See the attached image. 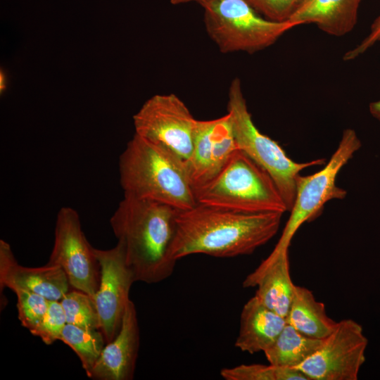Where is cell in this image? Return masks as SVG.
Segmentation results:
<instances>
[{"label": "cell", "instance_id": "obj_17", "mask_svg": "<svg viewBox=\"0 0 380 380\" xmlns=\"http://www.w3.org/2000/svg\"><path fill=\"white\" fill-rule=\"evenodd\" d=\"M361 0H303L289 21L315 23L323 32L336 37L350 32L357 20Z\"/></svg>", "mask_w": 380, "mask_h": 380}, {"label": "cell", "instance_id": "obj_18", "mask_svg": "<svg viewBox=\"0 0 380 380\" xmlns=\"http://www.w3.org/2000/svg\"><path fill=\"white\" fill-rule=\"evenodd\" d=\"M286 321L301 334L319 339L328 336L338 322L328 316L324 304L310 290L296 285Z\"/></svg>", "mask_w": 380, "mask_h": 380}, {"label": "cell", "instance_id": "obj_4", "mask_svg": "<svg viewBox=\"0 0 380 380\" xmlns=\"http://www.w3.org/2000/svg\"><path fill=\"white\" fill-rule=\"evenodd\" d=\"M195 196L197 203L245 213L288 211L272 177L239 149L213 179L195 191Z\"/></svg>", "mask_w": 380, "mask_h": 380}, {"label": "cell", "instance_id": "obj_1", "mask_svg": "<svg viewBox=\"0 0 380 380\" xmlns=\"http://www.w3.org/2000/svg\"><path fill=\"white\" fill-rule=\"evenodd\" d=\"M282 215L245 213L202 203L179 210L170 256L177 262L198 253L216 258L251 254L277 233Z\"/></svg>", "mask_w": 380, "mask_h": 380}, {"label": "cell", "instance_id": "obj_13", "mask_svg": "<svg viewBox=\"0 0 380 380\" xmlns=\"http://www.w3.org/2000/svg\"><path fill=\"white\" fill-rule=\"evenodd\" d=\"M20 288L42 296L49 300H61L70 291L68 277L59 266L46 263L28 267L16 260L11 246L0 240V290Z\"/></svg>", "mask_w": 380, "mask_h": 380}, {"label": "cell", "instance_id": "obj_10", "mask_svg": "<svg viewBox=\"0 0 380 380\" xmlns=\"http://www.w3.org/2000/svg\"><path fill=\"white\" fill-rule=\"evenodd\" d=\"M367 343L358 323L341 320L318 350L296 369L309 380H356Z\"/></svg>", "mask_w": 380, "mask_h": 380}, {"label": "cell", "instance_id": "obj_15", "mask_svg": "<svg viewBox=\"0 0 380 380\" xmlns=\"http://www.w3.org/2000/svg\"><path fill=\"white\" fill-rule=\"evenodd\" d=\"M243 288L255 287V296L266 307L286 317L295 284L290 272L288 249L274 248L259 266L246 276Z\"/></svg>", "mask_w": 380, "mask_h": 380}, {"label": "cell", "instance_id": "obj_28", "mask_svg": "<svg viewBox=\"0 0 380 380\" xmlns=\"http://www.w3.org/2000/svg\"><path fill=\"white\" fill-rule=\"evenodd\" d=\"M6 75L4 74V72L1 70L0 73V91L1 92L4 91L6 88Z\"/></svg>", "mask_w": 380, "mask_h": 380}, {"label": "cell", "instance_id": "obj_8", "mask_svg": "<svg viewBox=\"0 0 380 380\" xmlns=\"http://www.w3.org/2000/svg\"><path fill=\"white\" fill-rule=\"evenodd\" d=\"M47 263L61 267L71 288L94 299L100 283V265L77 212L70 207L61 208L57 214L54 243Z\"/></svg>", "mask_w": 380, "mask_h": 380}, {"label": "cell", "instance_id": "obj_11", "mask_svg": "<svg viewBox=\"0 0 380 380\" xmlns=\"http://www.w3.org/2000/svg\"><path fill=\"white\" fill-rule=\"evenodd\" d=\"M101 268V278L94 301L100 319V330L106 343L118 334L122 318L130 300L129 290L135 282L128 267L123 246L117 245L108 250L94 248Z\"/></svg>", "mask_w": 380, "mask_h": 380}, {"label": "cell", "instance_id": "obj_3", "mask_svg": "<svg viewBox=\"0 0 380 380\" xmlns=\"http://www.w3.org/2000/svg\"><path fill=\"white\" fill-rule=\"evenodd\" d=\"M119 174L124 196L152 200L178 210L197 203L185 160L137 134L120 156Z\"/></svg>", "mask_w": 380, "mask_h": 380}, {"label": "cell", "instance_id": "obj_6", "mask_svg": "<svg viewBox=\"0 0 380 380\" xmlns=\"http://www.w3.org/2000/svg\"><path fill=\"white\" fill-rule=\"evenodd\" d=\"M204 24L210 38L224 53L261 51L289 30L300 25L263 18L245 0H203Z\"/></svg>", "mask_w": 380, "mask_h": 380}, {"label": "cell", "instance_id": "obj_9", "mask_svg": "<svg viewBox=\"0 0 380 380\" xmlns=\"http://www.w3.org/2000/svg\"><path fill=\"white\" fill-rule=\"evenodd\" d=\"M135 134L160 144L186 160L192 151L196 122L175 94H156L133 116Z\"/></svg>", "mask_w": 380, "mask_h": 380}, {"label": "cell", "instance_id": "obj_19", "mask_svg": "<svg viewBox=\"0 0 380 380\" xmlns=\"http://www.w3.org/2000/svg\"><path fill=\"white\" fill-rule=\"evenodd\" d=\"M323 340L305 336L286 323L264 353L271 365L297 368L318 350Z\"/></svg>", "mask_w": 380, "mask_h": 380}, {"label": "cell", "instance_id": "obj_7", "mask_svg": "<svg viewBox=\"0 0 380 380\" xmlns=\"http://www.w3.org/2000/svg\"><path fill=\"white\" fill-rule=\"evenodd\" d=\"M362 143L355 131L346 129L335 152L324 167L308 176H299L296 180V198L291 215L274 248L289 249L291 241L305 222L319 213L326 203L332 199H343L346 190L336 184L342 167L361 147Z\"/></svg>", "mask_w": 380, "mask_h": 380}, {"label": "cell", "instance_id": "obj_24", "mask_svg": "<svg viewBox=\"0 0 380 380\" xmlns=\"http://www.w3.org/2000/svg\"><path fill=\"white\" fill-rule=\"evenodd\" d=\"M67 324L63 306L59 300H49L46 313L40 324L32 332L39 337L46 345H51L60 339Z\"/></svg>", "mask_w": 380, "mask_h": 380}, {"label": "cell", "instance_id": "obj_22", "mask_svg": "<svg viewBox=\"0 0 380 380\" xmlns=\"http://www.w3.org/2000/svg\"><path fill=\"white\" fill-rule=\"evenodd\" d=\"M68 324L87 329H99L100 319L94 299L78 291H70L60 300Z\"/></svg>", "mask_w": 380, "mask_h": 380}, {"label": "cell", "instance_id": "obj_20", "mask_svg": "<svg viewBox=\"0 0 380 380\" xmlns=\"http://www.w3.org/2000/svg\"><path fill=\"white\" fill-rule=\"evenodd\" d=\"M60 341L68 345L78 356L88 376L106 344L99 329H87L66 324Z\"/></svg>", "mask_w": 380, "mask_h": 380}, {"label": "cell", "instance_id": "obj_14", "mask_svg": "<svg viewBox=\"0 0 380 380\" xmlns=\"http://www.w3.org/2000/svg\"><path fill=\"white\" fill-rule=\"evenodd\" d=\"M140 343V331L134 303L129 300L117 336L104 346L89 378L95 380H132Z\"/></svg>", "mask_w": 380, "mask_h": 380}, {"label": "cell", "instance_id": "obj_16", "mask_svg": "<svg viewBox=\"0 0 380 380\" xmlns=\"http://www.w3.org/2000/svg\"><path fill=\"white\" fill-rule=\"evenodd\" d=\"M286 324V318L266 307L254 296L242 308L234 346L250 354L265 352L274 343Z\"/></svg>", "mask_w": 380, "mask_h": 380}, {"label": "cell", "instance_id": "obj_25", "mask_svg": "<svg viewBox=\"0 0 380 380\" xmlns=\"http://www.w3.org/2000/svg\"><path fill=\"white\" fill-rule=\"evenodd\" d=\"M260 15L274 22L289 21L303 0H245Z\"/></svg>", "mask_w": 380, "mask_h": 380}, {"label": "cell", "instance_id": "obj_5", "mask_svg": "<svg viewBox=\"0 0 380 380\" xmlns=\"http://www.w3.org/2000/svg\"><path fill=\"white\" fill-rule=\"evenodd\" d=\"M227 113L238 149L265 169L275 182L291 211L296 194V180L300 172L313 165H321L324 159L297 163L273 139L260 132L255 125L243 96L241 82L234 78L229 87Z\"/></svg>", "mask_w": 380, "mask_h": 380}, {"label": "cell", "instance_id": "obj_29", "mask_svg": "<svg viewBox=\"0 0 380 380\" xmlns=\"http://www.w3.org/2000/svg\"><path fill=\"white\" fill-rule=\"evenodd\" d=\"M201 1L203 0H170V2L173 5H179V4H186V3L192 2V1H196L198 3Z\"/></svg>", "mask_w": 380, "mask_h": 380}, {"label": "cell", "instance_id": "obj_26", "mask_svg": "<svg viewBox=\"0 0 380 380\" xmlns=\"http://www.w3.org/2000/svg\"><path fill=\"white\" fill-rule=\"evenodd\" d=\"M380 41V15L374 20L367 36L355 48L347 51L344 61L353 60L367 51L369 48Z\"/></svg>", "mask_w": 380, "mask_h": 380}, {"label": "cell", "instance_id": "obj_12", "mask_svg": "<svg viewBox=\"0 0 380 380\" xmlns=\"http://www.w3.org/2000/svg\"><path fill=\"white\" fill-rule=\"evenodd\" d=\"M237 150L228 113L213 120H196L192 151L185 160L194 193L213 179Z\"/></svg>", "mask_w": 380, "mask_h": 380}, {"label": "cell", "instance_id": "obj_23", "mask_svg": "<svg viewBox=\"0 0 380 380\" xmlns=\"http://www.w3.org/2000/svg\"><path fill=\"white\" fill-rule=\"evenodd\" d=\"M11 290L17 296L18 319L23 327L32 332L44 317L49 306V300L23 289L13 288Z\"/></svg>", "mask_w": 380, "mask_h": 380}, {"label": "cell", "instance_id": "obj_2", "mask_svg": "<svg viewBox=\"0 0 380 380\" xmlns=\"http://www.w3.org/2000/svg\"><path fill=\"white\" fill-rule=\"evenodd\" d=\"M178 209L160 202L124 196L110 219L123 246L135 281L156 284L168 278L176 261L170 250Z\"/></svg>", "mask_w": 380, "mask_h": 380}, {"label": "cell", "instance_id": "obj_21", "mask_svg": "<svg viewBox=\"0 0 380 380\" xmlns=\"http://www.w3.org/2000/svg\"><path fill=\"white\" fill-rule=\"evenodd\" d=\"M221 376L226 380H309L298 369L261 364L240 365L224 368Z\"/></svg>", "mask_w": 380, "mask_h": 380}, {"label": "cell", "instance_id": "obj_27", "mask_svg": "<svg viewBox=\"0 0 380 380\" xmlns=\"http://www.w3.org/2000/svg\"><path fill=\"white\" fill-rule=\"evenodd\" d=\"M369 110L372 117L380 122V100L371 103Z\"/></svg>", "mask_w": 380, "mask_h": 380}]
</instances>
